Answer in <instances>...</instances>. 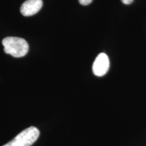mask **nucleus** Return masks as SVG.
Instances as JSON below:
<instances>
[{
    "instance_id": "f257e3e1",
    "label": "nucleus",
    "mask_w": 146,
    "mask_h": 146,
    "mask_svg": "<svg viewBox=\"0 0 146 146\" xmlns=\"http://www.w3.org/2000/svg\"><path fill=\"white\" fill-rule=\"evenodd\" d=\"M4 52L15 58L25 56L29 51V44L25 39L15 36H8L3 39Z\"/></svg>"
},
{
    "instance_id": "f03ea898",
    "label": "nucleus",
    "mask_w": 146,
    "mask_h": 146,
    "mask_svg": "<svg viewBox=\"0 0 146 146\" xmlns=\"http://www.w3.org/2000/svg\"><path fill=\"white\" fill-rule=\"evenodd\" d=\"M39 131L35 127H31L20 133L16 137L3 146H31L37 140Z\"/></svg>"
},
{
    "instance_id": "7ed1b4c3",
    "label": "nucleus",
    "mask_w": 146,
    "mask_h": 146,
    "mask_svg": "<svg viewBox=\"0 0 146 146\" xmlns=\"http://www.w3.org/2000/svg\"><path fill=\"white\" fill-rule=\"evenodd\" d=\"M110 67V60L104 53H101L97 56L93 64V72L95 75L102 76L105 75Z\"/></svg>"
},
{
    "instance_id": "20e7f679",
    "label": "nucleus",
    "mask_w": 146,
    "mask_h": 146,
    "mask_svg": "<svg viewBox=\"0 0 146 146\" xmlns=\"http://www.w3.org/2000/svg\"><path fill=\"white\" fill-rule=\"evenodd\" d=\"M43 6L42 0H27L21 7V12L25 16H31L37 13Z\"/></svg>"
},
{
    "instance_id": "39448f33",
    "label": "nucleus",
    "mask_w": 146,
    "mask_h": 146,
    "mask_svg": "<svg viewBox=\"0 0 146 146\" xmlns=\"http://www.w3.org/2000/svg\"><path fill=\"white\" fill-rule=\"evenodd\" d=\"M93 0H78L79 3L83 5H87L92 2Z\"/></svg>"
},
{
    "instance_id": "423d86ee",
    "label": "nucleus",
    "mask_w": 146,
    "mask_h": 146,
    "mask_svg": "<svg viewBox=\"0 0 146 146\" xmlns=\"http://www.w3.org/2000/svg\"><path fill=\"white\" fill-rule=\"evenodd\" d=\"M121 1H122V2L124 3V4L129 5V4H131V3H132L134 0H121Z\"/></svg>"
}]
</instances>
